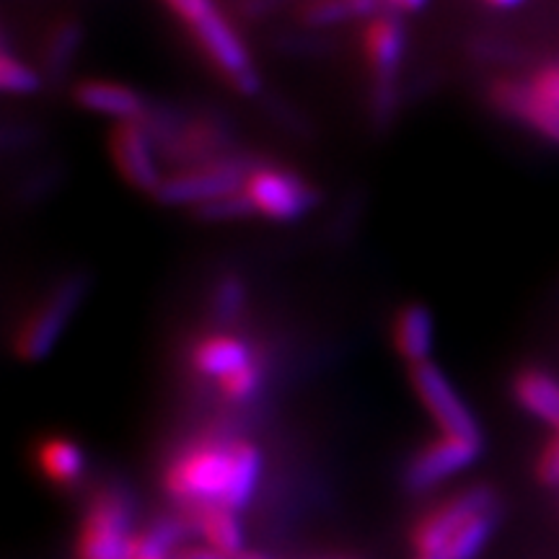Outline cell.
<instances>
[{"label":"cell","instance_id":"1","mask_svg":"<svg viewBox=\"0 0 559 559\" xmlns=\"http://www.w3.org/2000/svg\"><path fill=\"white\" fill-rule=\"evenodd\" d=\"M262 477V453L241 438H202L166 466V492L185 508H228L239 513Z\"/></svg>","mask_w":559,"mask_h":559},{"label":"cell","instance_id":"2","mask_svg":"<svg viewBox=\"0 0 559 559\" xmlns=\"http://www.w3.org/2000/svg\"><path fill=\"white\" fill-rule=\"evenodd\" d=\"M132 500L120 487H104L91 498L79 534V559H132Z\"/></svg>","mask_w":559,"mask_h":559},{"label":"cell","instance_id":"3","mask_svg":"<svg viewBox=\"0 0 559 559\" xmlns=\"http://www.w3.org/2000/svg\"><path fill=\"white\" fill-rule=\"evenodd\" d=\"M88 293V277L83 272L62 277L50 290L41 304L29 317L21 321L16 332V355L26 362H37L50 355V349L58 345V340L66 332V326L73 319V313L81 309L83 298Z\"/></svg>","mask_w":559,"mask_h":559},{"label":"cell","instance_id":"4","mask_svg":"<svg viewBox=\"0 0 559 559\" xmlns=\"http://www.w3.org/2000/svg\"><path fill=\"white\" fill-rule=\"evenodd\" d=\"M362 58L373 75V115L379 122H386L394 111L396 73L407 50V32L400 13L381 11L362 26Z\"/></svg>","mask_w":559,"mask_h":559},{"label":"cell","instance_id":"5","mask_svg":"<svg viewBox=\"0 0 559 559\" xmlns=\"http://www.w3.org/2000/svg\"><path fill=\"white\" fill-rule=\"evenodd\" d=\"M243 192L257 215L272 223H296L319 205L317 187L283 166H254L243 181Z\"/></svg>","mask_w":559,"mask_h":559},{"label":"cell","instance_id":"6","mask_svg":"<svg viewBox=\"0 0 559 559\" xmlns=\"http://www.w3.org/2000/svg\"><path fill=\"white\" fill-rule=\"evenodd\" d=\"M192 37L205 55L210 66L226 79V83L236 94L257 96L262 91V75L257 73L251 52L243 45L239 32L230 26V21L223 16L221 9L213 11L205 21L192 26Z\"/></svg>","mask_w":559,"mask_h":559},{"label":"cell","instance_id":"7","mask_svg":"<svg viewBox=\"0 0 559 559\" xmlns=\"http://www.w3.org/2000/svg\"><path fill=\"white\" fill-rule=\"evenodd\" d=\"M409 383L415 389L419 404L428 409L432 423L438 425L443 436L481 443L477 417H474L469 404L461 400L459 391L453 389L443 368H438L432 360L409 366Z\"/></svg>","mask_w":559,"mask_h":559},{"label":"cell","instance_id":"8","mask_svg":"<svg viewBox=\"0 0 559 559\" xmlns=\"http://www.w3.org/2000/svg\"><path fill=\"white\" fill-rule=\"evenodd\" d=\"M249 171H243L241 164H230V160H210V164L164 177L153 200L166 207H198L202 202L223 198V194L241 192Z\"/></svg>","mask_w":559,"mask_h":559},{"label":"cell","instance_id":"9","mask_svg":"<svg viewBox=\"0 0 559 559\" xmlns=\"http://www.w3.org/2000/svg\"><path fill=\"white\" fill-rule=\"evenodd\" d=\"M498 508V495L489 487H472L459 492L456 498L440 502L432 508L423 521L412 531V544L417 555H443L449 544L456 539L461 528L469 523L474 515L485 510Z\"/></svg>","mask_w":559,"mask_h":559},{"label":"cell","instance_id":"10","mask_svg":"<svg viewBox=\"0 0 559 559\" xmlns=\"http://www.w3.org/2000/svg\"><path fill=\"white\" fill-rule=\"evenodd\" d=\"M109 156L120 177L132 190L143 194H156L164 174L158 169L156 148H153L151 132L140 120L117 122L109 130Z\"/></svg>","mask_w":559,"mask_h":559},{"label":"cell","instance_id":"11","mask_svg":"<svg viewBox=\"0 0 559 559\" xmlns=\"http://www.w3.org/2000/svg\"><path fill=\"white\" fill-rule=\"evenodd\" d=\"M489 104L500 115L510 117V120H521L534 132H539L542 138L559 145V104L536 94L528 81H495L489 86Z\"/></svg>","mask_w":559,"mask_h":559},{"label":"cell","instance_id":"12","mask_svg":"<svg viewBox=\"0 0 559 559\" xmlns=\"http://www.w3.org/2000/svg\"><path fill=\"white\" fill-rule=\"evenodd\" d=\"M479 445L474 440H461L440 436L438 440L425 445L423 451L412 459L407 469V485L415 492L423 489H432L443 479L453 477V474L464 472L466 466H472L479 456Z\"/></svg>","mask_w":559,"mask_h":559},{"label":"cell","instance_id":"13","mask_svg":"<svg viewBox=\"0 0 559 559\" xmlns=\"http://www.w3.org/2000/svg\"><path fill=\"white\" fill-rule=\"evenodd\" d=\"M70 96H73V104L79 109L99 117H111L117 122L143 120L145 109H148V104L135 88L109 79H83L75 83Z\"/></svg>","mask_w":559,"mask_h":559},{"label":"cell","instance_id":"14","mask_svg":"<svg viewBox=\"0 0 559 559\" xmlns=\"http://www.w3.org/2000/svg\"><path fill=\"white\" fill-rule=\"evenodd\" d=\"M391 342L409 366L428 362L436 345V319L425 304H404L391 324Z\"/></svg>","mask_w":559,"mask_h":559},{"label":"cell","instance_id":"15","mask_svg":"<svg viewBox=\"0 0 559 559\" xmlns=\"http://www.w3.org/2000/svg\"><path fill=\"white\" fill-rule=\"evenodd\" d=\"M254 349L247 342L234 337V334H207L194 342L190 362L205 379H226V376L236 373V370L249 366L254 360Z\"/></svg>","mask_w":559,"mask_h":559},{"label":"cell","instance_id":"16","mask_svg":"<svg viewBox=\"0 0 559 559\" xmlns=\"http://www.w3.org/2000/svg\"><path fill=\"white\" fill-rule=\"evenodd\" d=\"M513 394L519 404L559 432V381L542 368H526L515 376Z\"/></svg>","mask_w":559,"mask_h":559},{"label":"cell","instance_id":"17","mask_svg":"<svg viewBox=\"0 0 559 559\" xmlns=\"http://www.w3.org/2000/svg\"><path fill=\"white\" fill-rule=\"evenodd\" d=\"M192 526L202 539L207 542V547L223 551V555L236 557L243 549V528L241 521L236 519L234 510L228 508H202L192 513Z\"/></svg>","mask_w":559,"mask_h":559},{"label":"cell","instance_id":"18","mask_svg":"<svg viewBox=\"0 0 559 559\" xmlns=\"http://www.w3.org/2000/svg\"><path fill=\"white\" fill-rule=\"evenodd\" d=\"M39 469L60 487H70L86 474V453L68 438H47L39 445Z\"/></svg>","mask_w":559,"mask_h":559},{"label":"cell","instance_id":"19","mask_svg":"<svg viewBox=\"0 0 559 559\" xmlns=\"http://www.w3.org/2000/svg\"><path fill=\"white\" fill-rule=\"evenodd\" d=\"M495 523H498V508L474 515V519L459 531L456 539L449 544V549L443 551V557L445 559H477L479 551L487 547L489 536H492Z\"/></svg>","mask_w":559,"mask_h":559},{"label":"cell","instance_id":"20","mask_svg":"<svg viewBox=\"0 0 559 559\" xmlns=\"http://www.w3.org/2000/svg\"><path fill=\"white\" fill-rule=\"evenodd\" d=\"M192 215L200 223H234V221H247L251 215H257L254 205L247 198V192H230L223 194L218 200L202 202V205L192 207Z\"/></svg>","mask_w":559,"mask_h":559},{"label":"cell","instance_id":"21","mask_svg":"<svg viewBox=\"0 0 559 559\" xmlns=\"http://www.w3.org/2000/svg\"><path fill=\"white\" fill-rule=\"evenodd\" d=\"M83 41V26L79 19H62L58 26L50 32V37H47V50H45V60L47 66L52 70H60L66 68L70 60H73V55L79 52Z\"/></svg>","mask_w":559,"mask_h":559},{"label":"cell","instance_id":"22","mask_svg":"<svg viewBox=\"0 0 559 559\" xmlns=\"http://www.w3.org/2000/svg\"><path fill=\"white\" fill-rule=\"evenodd\" d=\"M262 383H264V362L260 358H254L249 366H243L236 370V373L221 379L218 391L223 394V400L230 404H247L251 396L260 394Z\"/></svg>","mask_w":559,"mask_h":559},{"label":"cell","instance_id":"23","mask_svg":"<svg viewBox=\"0 0 559 559\" xmlns=\"http://www.w3.org/2000/svg\"><path fill=\"white\" fill-rule=\"evenodd\" d=\"M300 24L306 26H334L342 24V21L358 19V11H355L353 0H306L298 9Z\"/></svg>","mask_w":559,"mask_h":559},{"label":"cell","instance_id":"24","mask_svg":"<svg viewBox=\"0 0 559 559\" xmlns=\"http://www.w3.org/2000/svg\"><path fill=\"white\" fill-rule=\"evenodd\" d=\"M0 88L9 96H32L41 88V79L37 75V70L26 66L24 60L13 58L5 50L3 58H0Z\"/></svg>","mask_w":559,"mask_h":559},{"label":"cell","instance_id":"25","mask_svg":"<svg viewBox=\"0 0 559 559\" xmlns=\"http://www.w3.org/2000/svg\"><path fill=\"white\" fill-rule=\"evenodd\" d=\"M247 304V285L239 275L228 272L213 288V317L218 321L236 319Z\"/></svg>","mask_w":559,"mask_h":559},{"label":"cell","instance_id":"26","mask_svg":"<svg viewBox=\"0 0 559 559\" xmlns=\"http://www.w3.org/2000/svg\"><path fill=\"white\" fill-rule=\"evenodd\" d=\"M164 5L177 16L181 24L198 26L200 21H205L210 13L218 11V5L213 0H164Z\"/></svg>","mask_w":559,"mask_h":559},{"label":"cell","instance_id":"27","mask_svg":"<svg viewBox=\"0 0 559 559\" xmlns=\"http://www.w3.org/2000/svg\"><path fill=\"white\" fill-rule=\"evenodd\" d=\"M531 86L547 102L559 104V66H544L531 75Z\"/></svg>","mask_w":559,"mask_h":559},{"label":"cell","instance_id":"28","mask_svg":"<svg viewBox=\"0 0 559 559\" xmlns=\"http://www.w3.org/2000/svg\"><path fill=\"white\" fill-rule=\"evenodd\" d=\"M539 479L544 485L557 487L559 485V436L544 449L539 459Z\"/></svg>","mask_w":559,"mask_h":559},{"label":"cell","instance_id":"29","mask_svg":"<svg viewBox=\"0 0 559 559\" xmlns=\"http://www.w3.org/2000/svg\"><path fill=\"white\" fill-rule=\"evenodd\" d=\"M430 0H383V11L391 13H417L428 5Z\"/></svg>","mask_w":559,"mask_h":559},{"label":"cell","instance_id":"30","mask_svg":"<svg viewBox=\"0 0 559 559\" xmlns=\"http://www.w3.org/2000/svg\"><path fill=\"white\" fill-rule=\"evenodd\" d=\"M174 559H234V557L223 555V551L213 547H190V549H179Z\"/></svg>","mask_w":559,"mask_h":559},{"label":"cell","instance_id":"31","mask_svg":"<svg viewBox=\"0 0 559 559\" xmlns=\"http://www.w3.org/2000/svg\"><path fill=\"white\" fill-rule=\"evenodd\" d=\"M355 11H358V19H373L376 13H381L383 0H353Z\"/></svg>","mask_w":559,"mask_h":559},{"label":"cell","instance_id":"32","mask_svg":"<svg viewBox=\"0 0 559 559\" xmlns=\"http://www.w3.org/2000/svg\"><path fill=\"white\" fill-rule=\"evenodd\" d=\"M489 9H500V11H508V9H519L523 0H485Z\"/></svg>","mask_w":559,"mask_h":559},{"label":"cell","instance_id":"33","mask_svg":"<svg viewBox=\"0 0 559 559\" xmlns=\"http://www.w3.org/2000/svg\"><path fill=\"white\" fill-rule=\"evenodd\" d=\"M234 559H267V557L257 555V551H241V555H236Z\"/></svg>","mask_w":559,"mask_h":559},{"label":"cell","instance_id":"34","mask_svg":"<svg viewBox=\"0 0 559 559\" xmlns=\"http://www.w3.org/2000/svg\"><path fill=\"white\" fill-rule=\"evenodd\" d=\"M415 559H445L443 555H417Z\"/></svg>","mask_w":559,"mask_h":559}]
</instances>
